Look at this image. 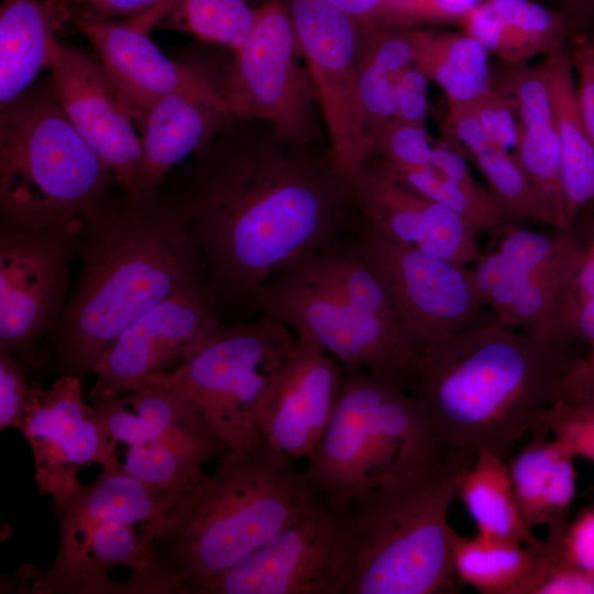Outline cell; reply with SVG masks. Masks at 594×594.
I'll list each match as a JSON object with an SVG mask.
<instances>
[{"label": "cell", "mask_w": 594, "mask_h": 594, "mask_svg": "<svg viewBox=\"0 0 594 594\" xmlns=\"http://www.w3.org/2000/svg\"><path fill=\"white\" fill-rule=\"evenodd\" d=\"M428 167L473 195L481 197L492 195L490 190H485L475 183L465 161L454 150L446 146H433Z\"/></svg>", "instance_id": "obj_48"}, {"label": "cell", "mask_w": 594, "mask_h": 594, "mask_svg": "<svg viewBox=\"0 0 594 594\" xmlns=\"http://www.w3.org/2000/svg\"><path fill=\"white\" fill-rule=\"evenodd\" d=\"M471 106L492 141L502 150L514 148L518 122L507 98L493 85L472 100Z\"/></svg>", "instance_id": "obj_43"}, {"label": "cell", "mask_w": 594, "mask_h": 594, "mask_svg": "<svg viewBox=\"0 0 594 594\" xmlns=\"http://www.w3.org/2000/svg\"><path fill=\"white\" fill-rule=\"evenodd\" d=\"M594 494V493H593Z\"/></svg>", "instance_id": "obj_55"}, {"label": "cell", "mask_w": 594, "mask_h": 594, "mask_svg": "<svg viewBox=\"0 0 594 594\" xmlns=\"http://www.w3.org/2000/svg\"><path fill=\"white\" fill-rule=\"evenodd\" d=\"M314 84L331 161L349 185L374 154L358 87L362 26L323 0H284Z\"/></svg>", "instance_id": "obj_11"}, {"label": "cell", "mask_w": 594, "mask_h": 594, "mask_svg": "<svg viewBox=\"0 0 594 594\" xmlns=\"http://www.w3.org/2000/svg\"><path fill=\"white\" fill-rule=\"evenodd\" d=\"M178 494L152 488L121 468L101 470L90 484L80 483L54 502L59 541L102 522L146 524L156 519Z\"/></svg>", "instance_id": "obj_26"}, {"label": "cell", "mask_w": 594, "mask_h": 594, "mask_svg": "<svg viewBox=\"0 0 594 594\" xmlns=\"http://www.w3.org/2000/svg\"><path fill=\"white\" fill-rule=\"evenodd\" d=\"M70 2L101 16L128 20L160 8L166 9L168 14L174 0H70Z\"/></svg>", "instance_id": "obj_49"}, {"label": "cell", "mask_w": 594, "mask_h": 594, "mask_svg": "<svg viewBox=\"0 0 594 594\" xmlns=\"http://www.w3.org/2000/svg\"><path fill=\"white\" fill-rule=\"evenodd\" d=\"M443 128L447 135L461 143L471 156L496 145L470 102H448Z\"/></svg>", "instance_id": "obj_46"}, {"label": "cell", "mask_w": 594, "mask_h": 594, "mask_svg": "<svg viewBox=\"0 0 594 594\" xmlns=\"http://www.w3.org/2000/svg\"><path fill=\"white\" fill-rule=\"evenodd\" d=\"M362 26H370L383 0H323Z\"/></svg>", "instance_id": "obj_50"}, {"label": "cell", "mask_w": 594, "mask_h": 594, "mask_svg": "<svg viewBox=\"0 0 594 594\" xmlns=\"http://www.w3.org/2000/svg\"><path fill=\"white\" fill-rule=\"evenodd\" d=\"M574 454L560 441L536 433L507 459L509 476L528 526L547 531L563 525L576 494Z\"/></svg>", "instance_id": "obj_25"}, {"label": "cell", "mask_w": 594, "mask_h": 594, "mask_svg": "<svg viewBox=\"0 0 594 594\" xmlns=\"http://www.w3.org/2000/svg\"><path fill=\"white\" fill-rule=\"evenodd\" d=\"M541 433L564 444L575 458L594 463V410L580 400H561L547 414Z\"/></svg>", "instance_id": "obj_41"}, {"label": "cell", "mask_w": 594, "mask_h": 594, "mask_svg": "<svg viewBox=\"0 0 594 594\" xmlns=\"http://www.w3.org/2000/svg\"><path fill=\"white\" fill-rule=\"evenodd\" d=\"M451 554L460 583L481 594H529L548 563L543 548L457 530Z\"/></svg>", "instance_id": "obj_29"}, {"label": "cell", "mask_w": 594, "mask_h": 594, "mask_svg": "<svg viewBox=\"0 0 594 594\" xmlns=\"http://www.w3.org/2000/svg\"><path fill=\"white\" fill-rule=\"evenodd\" d=\"M571 341L475 322L421 346L405 381L449 455L465 462L482 451L508 459L540 433L549 410L579 399L586 356Z\"/></svg>", "instance_id": "obj_2"}, {"label": "cell", "mask_w": 594, "mask_h": 594, "mask_svg": "<svg viewBox=\"0 0 594 594\" xmlns=\"http://www.w3.org/2000/svg\"><path fill=\"white\" fill-rule=\"evenodd\" d=\"M79 224L0 230V350L34 364L66 307Z\"/></svg>", "instance_id": "obj_13"}, {"label": "cell", "mask_w": 594, "mask_h": 594, "mask_svg": "<svg viewBox=\"0 0 594 594\" xmlns=\"http://www.w3.org/2000/svg\"><path fill=\"white\" fill-rule=\"evenodd\" d=\"M492 85L510 102L520 125L553 123L550 87L542 63L531 66L527 62H502L492 67Z\"/></svg>", "instance_id": "obj_37"}, {"label": "cell", "mask_w": 594, "mask_h": 594, "mask_svg": "<svg viewBox=\"0 0 594 594\" xmlns=\"http://www.w3.org/2000/svg\"><path fill=\"white\" fill-rule=\"evenodd\" d=\"M253 308L310 337L342 366L403 387L417 356L356 244L333 241L295 261L261 288Z\"/></svg>", "instance_id": "obj_5"}, {"label": "cell", "mask_w": 594, "mask_h": 594, "mask_svg": "<svg viewBox=\"0 0 594 594\" xmlns=\"http://www.w3.org/2000/svg\"><path fill=\"white\" fill-rule=\"evenodd\" d=\"M515 158L552 217L556 230H570L562 178L561 150L553 123L520 125Z\"/></svg>", "instance_id": "obj_33"}, {"label": "cell", "mask_w": 594, "mask_h": 594, "mask_svg": "<svg viewBox=\"0 0 594 594\" xmlns=\"http://www.w3.org/2000/svg\"><path fill=\"white\" fill-rule=\"evenodd\" d=\"M297 338L263 316L224 328L178 366L146 376L188 403L226 452L248 451L264 439L262 418ZM138 386V387H139Z\"/></svg>", "instance_id": "obj_9"}, {"label": "cell", "mask_w": 594, "mask_h": 594, "mask_svg": "<svg viewBox=\"0 0 594 594\" xmlns=\"http://www.w3.org/2000/svg\"><path fill=\"white\" fill-rule=\"evenodd\" d=\"M466 463L444 460L394 479L341 515L345 565L340 594H452L449 513Z\"/></svg>", "instance_id": "obj_6"}, {"label": "cell", "mask_w": 594, "mask_h": 594, "mask_svg": "<svg viewBox=\"0 0 594 594\" xmlns=\"http://www.w3.org/2000/svg\"><path fill=\"white\" fill-rule=\"evenodd\" d=\"M472 157L509 223L538 222L554 229L551 215L514 155L493 145Z\"/></svg>", "instance_id": "obj_35"}, {"label": "cell", "mask_w": 594, "mask_h": 594, "mask_svg": "<svg viewBox=\"0 0 594 594\" xmlns=\"http://www.w3.org/2000/svg\"><path fill=\"white\" fill-rule=\"evenodd\" d=\"M350 194L365 223L391 239L463 267L479 260L474 226L407 187L381 158L365 163Z\"/></svg>", "instance_id": "obj_20"}, {"label": "cell", "mask_w": 594, "mask_h": 594, "mask_svg": "<svg viewBox=\"0 0 594 594\" xmlns=\"http://www.w3.org/2000/svg\"><path fill=\"white\" fill-rule=\"evenodd\" d=\"M233 116L215 87L161 97L140 121L142 166L136 197L157 193L176 165L204 147Z\"/></svg>", "instance_id": "obj_22"}, {"label": "cell", "mask_w": 594, "mask_h": 594, "mask_svg": "<svg viewBox=\"0 0 594 594\" xmlns=\"http://www.w3.org/2000/svg\"><path fill=\"white\" fill-rule=\"evenodd\" d=\"M254 16L255 8L246 0H174L163 22L235 52L249 36Z\"/></svg>", "instance_id": "obj_34"}, {"label": "cell", "mask_w": 594, "mask_h": 594, "mask_svg": "<svg viewBox=\"0 0 594 594\" xmlns=\"http://www.w3.org/2000/svg\"><path fill=\"white\" fill-rule=\"evenodd\" d=\"M570 42L578 103L594 141V38L590 33L575 31Z\"/></svg>", "instance_id": "obj_44"}, {"label": "cell", "mask_w": 594, "mask_h": 594, "mask_svg": "<svg viewBox=\"0 0 594 594\" xmlns=\"http://www.w3.org/2000/svg\"><path fill=\"white\" fill-rule=\"evenodd\" d=\"M36 389L28 384L20 361L0 350V430L21 429L26 406Z\"/></svg>", "instance_id": "obj_42"}, {"label": "cell", "mask_w": 594, "mask_h": 594, "mask_svg": "<svg viewBox=\"0 0 594 594\" xmlns=\"http://www.w3.org/2000/svg\"><path fill=\"white\" fill-rule=\"evenodd\" d=\"M344 565L342 517L315 499L199 594H340Z\"/></svg>", "instance_id": "obj_14"}, {"label": "cell", "mask_w": 594, "mask_h": 594, "mask_svg": "<svg viewBox=\"0 0 594 594\" xmlns=\"http://www.w3.org/2000/svg\"><path fill=\"white\" fill-rule=\"evenodd\" d=\"M316 499L304 473L265 438L227 451L139 534L142 566L123 594H199Z\"/></svg>", "instance_id": "obj_4"}, {"label": "cell", "mask_w": 594, "mask_h": 594, "mask_svg": "<svg viewBox=\"0 0 594 594\" xmlns=\"http://www.w3.org/2000/svg\"><path fill=\"white\" fill-rule=\"evenodd\" d=\"M208 296L179 294L140 317L96 362L91 396L130 392L187 361L224 328Z\"/></svg>", "instance_id": "obj_18"}, {"label": "cell", "mask_w": 594, "mask_h": 594, "mask_svg": "<svg viewBox=\"0 0 594 594\" xmlns=\"http://www.w3.org/2000/svg\"><path fill=\"white\" fill-rule=\"evenodd\" d=\"M50 68L56 98L70 123L111 168L121 189L136 197L142 166L140 135L99 61L55 36Z\"/></svg>", "instance_id": "obj_19"}, {"label": "cell", "mask_w": 594, "mask_h": 594, "mask_svg": "<svg viewBox=\"0 0 594 594\" xmlns=\"http://www.w3.org/2000/svg\"><path fill=\"white\" fill-rule=\"evenodd\" d=\"M448 457L407 389L391 378L342 366L334 411L304 474L316 499L344 515L387 482Z\"/></svg>", "instance_id": "obj_7"}, {"label": "cell", "mask_w": 594, "mask_h": 594, "mask_svg": "<svg viewBox=\"0 0 594 594\" xmlns=\"http://www.w3.org/2000/svg\"><path fill=\"white\" fill-rule=\"evenodd\" d=\"M20 430L32 450L36 488L53 502L81 483L77 476L81 468L122 466L116 454L118 443L101 429L92 405L85 403L78 376L61 375L47 391L37 388Z\"/></svg>", "instance_id": "obj_16"}, {"label": "cell", "mask_w": 594, "mask_h": 594, "mask_svg": "<svg viewBox=\"0 0 594 594\" xmlns=\"http://www.w3.org/2000/svg\"><path fill=\"white\" fill-rule=\"evenodd\" d=\"M432 147L426 128L393 119L377 134L373 155L399 172L428 167Z\"/></svg>", "instance_id": "obj_40"}, {"label": "cell", "mask_w": 594, "mask_h": 594, "mask_svg": "<svg viewBox=\"0 0 594 594\" xmlns=\"http://www.w3.org/2000/svg\"><path fill=\"white\" fill-rule=\"evenodd\" d=\"M593 8H594V0H593Z\"/></svg>", "instance_id": "obj_54"}, {"label": "cell", "mask_w": 594, "mask_h": 594, "mask_svg": "<svg viewBox=\"0 0 594 594\" xmlns=\"http://www.w3.org/2000/svg\"><path fill=\"white\" fill-rule=\"evenodd\" d=\"M223 446L201 417L177 425L158 437L128 446L122 469L145 485L169 494L190 488L204 464Z\"/></svg>", "instance_id": "obj_28"}, {"label": "cell", "mask_w": 594, "mask_h": 594, "mask_svg": "<svg viewBox=\"0 0 594 594\" xmlns=\"http://www.w3.org/2000/svg\"><path fill=\"white\" fill-rule=\"evenodd\" d=\"M559 6L575 31L588 33L587 29L594 25L593 0H553Z\"/></svg>", "instance_id": "obj_51"}, {"label": "cell", "mask_w": 594, "mask_h": 594, "mask_svg": "<svg viewBox=\"0 0 594 594\" xmlns=\"http://www.w3.org/2000/svg\"><path fill=\"white\" fill-rule=\"evenodd\" d=\"M463 33L506 63H525L566 45L575 29L559 9L532 0H482L458 22Z\"/></svg>", "instance_id": "obj_23"}, {"label": "cell", "mask_w": 594, "mask_h": 594, "mask_svg": "<svg viewBox=\"0 0 594 594\" xmlns=\"http://www.w3.org/2000/svg\"><path fill=\"white\" fill-rule=\"evenodd\" d=\"M75 253L80 274L52 333L61 375L91 373L113 341L164 300L179 294L211 298L188 217L162 189L113 196L82 221Z\"/></svg>", "instance_id": "obj_3"}, {"label": "cell", "mask_w": 594, "mask_h": 594, "mask_svg": "<svg viewBox=\"0 0 594 594\" xmlns=\"http://www.w3.org/2000/svg\"><path fill=\"white\" fill-rule=\"evenodd\" d=\"M529 594H594V573L559 564L548 558Z\"/></svg>", "instance_id": "obj_47"}, {"label": "cell", "mask_w": 594, "mask_h": 594, "mask_svg": "<svg viewBox=\"0 0 594 594\" xmlns=\"http://www.w3.org/2000/svg\"><path fill=\"white\" fill-rule=\"evenodd\" d=\"M70 0H3L0 9V107L50 67L52 40L72 16Z\"/></svg>", "instance_id": "obj_24"}, {"label": "cell", "mask_w": 594, "mask_h": 594, "mask_svg": "<svg viewBox=\"0 0 594 594\" xmlns=\"http://www.w3.org/2000/svg\"><path fill=\"white\" fill-rule=\"evenodd\" d=\"M482 0H383L366 28L416 29L426 23L459 22Z\"/></svg>", "instance_id": "obj_38"}, {"label": "cell", "mask_w": 594, "mask_h": 594, "mask_svg": "<svg viewBox=\"0 0 594 594\" xmlns=\"http://www.w3.org/2000/svg\"><path fill=\"white\" fill-rule=\"evenodd\" d=\"M341 384V364L310 337L297 334L264 411L263 437L289 459L308 458L329 425Z\"/></svg>", "instance_id": "obj_21"}, {"label": "cell", "mask_w": 594, "mask_h": 594, "mask_svg": "<svg viewBox=\"0 0 594 594\" xmlns=\"http://www.w3.org/2000/svg\"><path fill=\"white\" fill-rule=\"evenodd\" d=\"M428 81L415 65L400 74L396 86L395 120L426 128L429 113Z\"/></svg>", "instance_id": "obj_45"}, {"label": "cell", "mask_w": 594, "mask_h": 594, "mask_svg": "<svg viewBox=\"0 0 594 594\" xmlns=\"http://www.w3.org/2000/svg\"><path fill=\"white\" fill-rule=\"evenodd\" d=\"M457 498L461 501L476 532L503 540L543 548L526 522L509 476L507 460L482 451L459 471Z\"/></svg>", "instance_id": "obj_30"}, {"label": "cell", "mask_w": 594, "mask_h": 594, "mask_svg": "<svg viewBox=\"0 0 594 594\" xmlns=\"http://www.w3.org/2000/svg\"><path fill=\"white\" fill-rule=\"evenodd\" d=\"M356 246L417 350L479 321L484 304L469 268L393 240L367 223Z\"/></svg>", "instance_id": "obj_12"}, {"label": "cell", "mask_w": 594, "mask_h": 594, "mask_svg": "<svg viewBox=\"0 0 594 594\" xmlns=\"http://www.w3.org/2000/svg\"><path fill=\"white\" fill-rule=\"evenodd\" d=\"M543 551L556 563L594 573V504L547 531Z\"/></svg>", "instance_id": "obj_39"}, {"label": "cell", "mask_w": 594, "mask_h": 594, "mask_svg": "<svg viewBox=\"0 0 594 594\" xmlns=\"http://www.w3.org/2000/svg\"><path fill=\"white\" fill-rule=\"evenodd\" d=\"M576 300L594 297V238L580 265L575 287Z\"/></svg>", "instance_id": "obj_52"}, {"label": "cell", "mask_w": 594, "mask_h": 594, "mask_svg": "<svg viewBox=\"0 0 594 594\" xmlns=\"http://www.w3.org/2000/svg\"><path fill=\"white\" fill-rule=\"evenodd\" d=\"M166 13L160 8L119 20L72 6L69 23L94 48L136 124L166 94L184 88H217L205 68L168 58L153 42L150 31L162 23Z\"/></svg>", "instance_id": "obj_17"}, {"label": "cell", "mask_w": 594, "mask_h": 594, "mask_svg": "<svg viewBox=\"0 0 594 594\" xmlns=\"http://www.w3.org/2000/svg\"><path fill=\"white\" fill-rule=\"evenodd\" d=\"M584 254L572 235L546 258L518 265L496 251L480 256L469 271L496 322L571 341L575 337L576 276Z\"/></svg>", "instance_id": "obj_15"}, {"label": "cell", "mask_w": 594, "mask_h": 594, "mask_svg": "<svg viewBox=\"0 0 594 594\" xmlns=\"http://www.w3.org/2000/svg\"><path fill=\"white\" fill-rule=\"evenodd\" d=\"M582 402L584 405H586L588 408L594 410V382L586 392V394L581 398L578 399Z\"/></svg>", "instance_id": "obj_53"}, {"label": "cell", "mask_w": 594, "mask_h": 594, "mask_svg": "<svg viewBox=\"0 0 594 594\" xmlns=\"http://www.w3.org/2000/svg\"><path fill=\"white\" fill-rule=\"evenodd\" d=\"M224 75L209 76L233 117L268 123L284 136L302 143L320 141L321 127L310 75L284 0L255 8L254 23Z\"/></svg>", "instance_id": "obj_10"}, {"label": "cell", "mask_w": 594, "mask_h": 594, "mask_svg": "<svg viewBox=\"0 0 594 594\" xmlns=\"http://www.w3.org/2000/svg\"><path fill=\"white\" fill-rule=\"evenodd\" d=\"M414 65L448 102H471L492 85L487 51L464 33L417 29Z\"/></svg>", "instance_id": "obj_32"}, {"label": "cell", "mask_w": 594, "mask_h": 594, "mask_svg": "<svg viewBox=\"0 0 594 594\" xmlns=\"http://www.w3.org/2000/svg\"><path fill=\"white\" fill-rule=\"evenodd\" d=\"M169 194L188 217L215 306L231 308H253L277 273L336 241L353 208L328 145L237 117L191 156Z\"/></svg>", "instance_id": "obj_1"}, {"label": "cell", "mask_w": 594, "mask_h": 594, "mask_svg": "<svg viewBox=\"0 0 594 594\" xmlns=\"http://www.w3.org/2000/svg\"><path fill=\"white\" fill-rule=\"evenodd\" d=\"M553 124L558 134L566 215L572 223L583 206L594 199V141L581 113L574 70L566 45L544 55Z\"/></svg>", "instance_id": "obj_27"}, {"label": "cell", "mask_w": 594, "mask_h": 594, "mask_svg": "<svg viewBox=\"0 0 594 594\" xmlns=\"http://www.w3.org/2000/svg\"><path fill=\"white\" fill-rule=\"evenodd\" d=\"M113 182L64 113L51 79L0 107L1 229L81 226L113 197Z\"/></svg>", "instance_id": "obj_8"}, {"label": "cell", "mask_w": 594, "mask_h": 594, "mask_svg": "<svg viewBox=\"0 0 594 594\" xmlns=\"http://www.w3.org/2000/svg\"><path fill=\"white\" fill-rule=\"evenodd\" d=\"M416 45V29L362 26L358 87L374 146L380 131L395 117L397 80L414 65Z\"/></svg>", "instance_id": "obj_31"}, {"label": "cell", "mask_w": 594, "mask_h": 594, "mask_svg": "<svg viewBox=\"0 0 594 594\" xmlns=\"http://www.w3.org/2000/svg\"><path fill=\"white\" fill-rule=\"evenodd\" d=\"M392 172L410 189L464 217L477 231H498L508 223L493 195H473L429 167Z\"/></svg>", "instance_id": "obj_36"}]
</instances>
